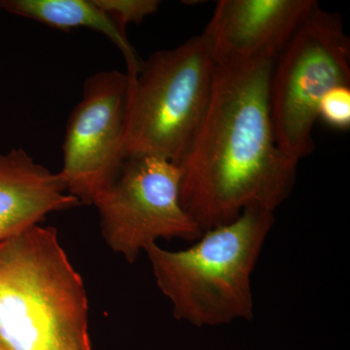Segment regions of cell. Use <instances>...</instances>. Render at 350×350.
<instances>
[{
	"mask_svg": "<svg viewBox=\"0 0 350 350\" xmlns=\"http://www.w3.org/2000/svg\"><path fill=\"white\" fill-rule=\"evenodd\" d=\"M129 79L105 70L84 83L81 100L69 116L59 174L66 190L81 204H93L116 180L126 162L123 154Z\"/></svg>",
	"mask_w": 350,
	"mask_h": 350,
	"instance_id": "cell-7",
	"label": "cell"
},
{
	"mask_svg": "<svg viewBox=\"0 0 350 350\" xmlns=\"http://www.w3.org/2000/svg\"><path fill=\"white\" fill-rule=\"evenodd\" d=\"M340 85H350L349 38L338 14L317 4L275 57L269 79L276 140L295 162L314 150L320 101Z\"/></svg>",
	"mask_w": 350,
	"mask_h": 350,
	"instance_id": "cell-5",
	"label": "cell"
},
{
	"mask_svg": "<svg viewBox=\"0 0 350 350\" xmlns=\"http://www.w3.org/2000/svg\"><path fill=\"white\" fill-rule=\"evenodd\" d=\"M120 31L126 33V27L139 24L159 10L158 0H94Z\"/></svg>",
	"mask_w": 350,
	"mask_h": 350,
	"instance_id": "cell-11",
	"label": "cell"
},
{
	"mask_svg": "<svg viewBox=\"0 0 350 350\" xmlns=\"http://www.w3.org/2000/svg\"><path fill=\"white\" fill-rule=\"evenodd\" d=\"M178 165L158 157L126 159L116 180L94 200L110 250L133 262L160 239L194 241L199 226L183 208Z\"/></svg>",
	"mask_w": 350,
	"mask_h": 350,
	"instance_id": "cell-6",
	"label": "cell"
},
{
	"mask_svg": "<svg viewBox=\"0 0 350 350\" xmlns=\"http://www.w3.org/2000/svg\"><path fill=\"white\" fill-rule=\"evenodd\" d=\"M0 350H8L6 349L5 347H4L3 345L1 344V342H0Z\"/></svg>",
	"mask_w": 350,
	"mask_h": 350,
	"instance_id": "cell-13",
	"label": "cell"
},
{
	"mask_svg": "<svg viewBox=\"0 0 350 350\" xmlns=\"http://www.w3.org/2000/svg\"><path fill=\"white\" fill-rule=\"evenodd\" d=\"M215 63L204 34L158 51L129 80L123 154L178 165L206 115Z\"/></svg>",
	"mask_w": 350,
	"mask_h": 350,
	"instance_id": "cell-4",
	"label": "cell"
},
{
	"mask_svg": "<svg viewBox=\"0 0 350 350\" xmlns=\"http://www.w3.org/2000/svg\"><path fill=\"white\" fill-rule=\"evenodd\" d=\"M275 59L215 64L206 115L178 163L182 206L202 232L253 207L275 213L293 190L299 163L280 149L269 107Z\"/></svg>",
	"mask_w": 350,
	"mask_h": 350,
	"instance_id": "cell-1",
	"label": "cell"
},
{
	"mask_svg": "<svg viewBox=\"0 0 350 350\" xmlns=\"http://www.w3.org/2000/svg\"><path fill=\"white\" fill-rule=\"evenodd\" d=\"M314 0H220L202 32L215 64L275 59Z\"/></svg>",
	"mask_w": 350,
	"mask_h": 350,
	"instance_id": "cell-8",
	"label": "cell"
},
{
	"mask_svg": "<svg viewBox=\"0 0 350 350\" xmlns=\"http://www.w3.org/2000/svg\"><path fill=\"white\" fill-rule=\"evenodd\" d=\"M319 119L337 130L350 128V85H340L327 92L319 103Z\"/></svg>",
	"mask_w": 350,
	"mask_h": 350,
	"instance_id": "cell-12",
	"label": "cell"
},
{
	"mask_svg": "<svg viewBox=\"0 0 350 350\" xmlns=\"http://www.w3.org/2000/svg\"><path fill=\"white\" fill-rule=\"evenodd\" d=\"M0 8L61 31L85 27L100 32L123 55L129 80L135 79L139 72L142 61L128 36L120 31L94 0H0Z\"/></svg>",
	"mask_w": 350,
	"mask_h": 350,
	"instance_id": "cell-10",
	"label": "cell"
},
{
	"mask_svg": "<svg viewBox=\"0 0 350 350\" xmlns=\"http://www.w3.org/2000/svg\"><path fill=\"white\" fill-rule=\"evenodd\" d=\"M0 342L8 350H92L81 275L55 228L0 243Z\"/></svg>",
	"mask_w": 350,
	"mask_h": 350,
	"instance_id": "cell-2",
	"label": "cell"
},
{
	"mask_svg": "<svg viewBox=\"0 0 350 350\" xmlns=\"http://www.w3.org/2000/svg\"><path fill=\"white\" fill-rule=\"evenodd\" d=\"M273 213L248 208L202 232L185 250L153 244L145 250L175 319L200 328L253 319L252 275L275 224Z\"/></svg>",
	"mask_w": 350,
	"mask_h": 350,
	"instance_id": "cell-3",
	"label": "cell"
},
{
	"mask_svg": "<svg viewBox=\"0 0 350 350\" xmlns=\"http://www.w3.org/2000/svg\"><path fill=\"white\" fill-rule=\"evenodd\" d=\"M79 206L59 172L36 163L27 151L0 155V243L39 225L48 214Z\"/></svg>",
	"mask_w": 350,
	"mask_h": 350,
	"instance_id": "cell-9",
	"label": "cell"
}]
</instances>
